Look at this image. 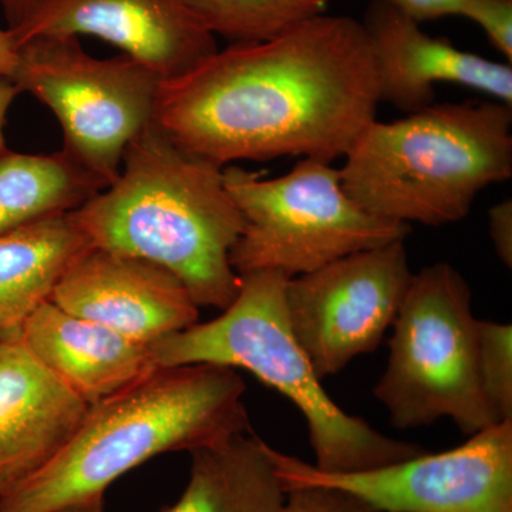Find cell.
Instances as JSON below:
<instances>
[{
	"label": "cell",
	"mask_w": 512,
	"mask_h": 512,
	"mask_svg": "<svg viewBox=\"0 0 512 512\" xmlns=\"http://www.w3.org/2000/svg\"><path fill=\"white\" fill-rule=\"evenodd\" d=\"M244 379L231 367H160L92 404L50 463L0 497V512H52L92 495L150 458L248 433Z\"/></svg>",
	"instance_id": "3957f363"
},
{
	"label": "cell",
	"mask_w": 512,
	"mask_h": 512,
	"mask_svg": "<svg viewBox=\"0 0 512 512\" xmlns=\"http://www.w3.org/2000/svg\"><path fill=\"white\" fill-rule=\"evenodd\" d=\"M9 32L18 47L39 36L99 37L161 80L190 72L218 50L215 36L178 0H39Z\"/></svg>",
	"instance_id": "8fae6325"
},
{
	"label": "cell",
	"mask_w": 512,
	"mask_h": 512,
	"mask_svg": "<svg viewBox=\"0 0 512 512\" xmlns=\"http://www.w3.org/2000/svg\"><path fill=\"white\" fill-rule=\"evenodd\" d=\"M379 104L362 22L323 13L161 80L154 123L220 167L286 156L332 163L376 120Z\"/></svg>",
	"instance_id": "6da1fadb"
},
{
	"label": "cell",
	"mask_w": 512,
	"mask_h": 512,
	"mask_svg": "<svg viewBox=\"0 0 512 512\" xmlns=\"http://www.w3.org/2000/svg\"><path fill=\"white\" fill-rule=\"evenodd\" d=\"M375 55L380 103L406 114L436 103V84L476 90L512 107V66L458 49L427 35L420 23L387 3L372 0L362 22Z\"/></svg>",
	"instance_id": "4fadbf2b"
},
{
	"label": "cell",
	"mask_w": 512,
	"mask_h": 512,
	"mask_svg": "<svg viewBox=\"0 0 512 512\" xmlns=\"http://www.w3.org/2000/svg\"><path fill=\"white\" fill-rule=\"evenodd\" d=\"M224 180L245 222L229 256L238 275L272 271L295 278L343 256L406 241L412 231L363 210L343 188L340 170L315 158H302L276 178L231 165Z\"/></svg>",
	"instance_id": "52a82bcc"
},
{
	"label": "cell",
	"mask_w": 512,
	"mask_h": 512,
	"mask_svg": "<svg viewBox=\"0 0 512 512\" xmlns=\"http://www.w3.org/2000/svg\"><path fill=\"white\" fill-rule=\"evenodd\" d=\"M285 493L339 488L377 512H512V420L473 434L453 450L359 471L325 473L265 443Z\"/></svg>",
	"instance_id": "9c48e42d"
},
{
	"label": "cell",
	"mask_w": 512,
	"mask_h": 512,
	"mask_svg": "<svg viewBox=\"0 0 512 512\" xmlns=\"http://www.w3.org/2000/svg\"><path fill=\"white\" fill-rule=\"evenodd\" d=\"M339 170L349 197L375 217L454 224L481 191L512 177V107L491 99L434 103L404 119L375 120Z\"/></svg>",
	"instance_id": "277c9868"
},
{
	"label": "cell",
	"mask_w": 512,
	"mask_h": 512,
	"mask_svg": "<svg viewBox=\"0 0 512 512\" xmlns=\"http://www.w3.org/2000/svg\"><path fill=\"white\" fill-rule=\"evenodd\" d=\"M89 248L70 214L0 235V340L19 338L23 323L50 301L66 269Z\"/></svg>",
	"instance_id": "2e32d148"
},
{
	"label": "cell",
	"mask_w": 512,
	"mask_h": 512,
	"mask_svg": "<svg viewBox=\"0 0 512 512\" xmlns=\"http://www.w3.org/2000/svg\"><path fill=\"white\" fill-rule=\"evenodd\" d=\"M101 190L103 185L62 150L53 154L6 150L0 156V235L70 214Z\"/></svg>",
	"instance_id": "ac0fdd59"
},
{
	"label": "cell",
	"mask_w": 512,
	"mask_h": 512,
	"mask_svg": "<svg viewBox=\"0 0 512 512\" xmlns=\"http://www.w3.org/2000/svg\"><path fill=\"white\" fill-rule=\"evenodd\" d=\"M190 454L187 488L177 503L160 512H282L286 493L265 441L254 433Z\"/></svg>",
	"instance_id": "e0dca14e"
},
{
	"label": "cell",
	"mask_w": 512,
	"mask_h": 512,
	"mask_svg": "<svg viewBox=\"0 0 512 512\" xmlns=\"http://www.w3.org/2000/svg\"><path fill=\"white\" fill-rule=\"evenodd\" d=\"M19 93L15 84L10 80H0V156L8 150L5 140L6 119H8L9 109Z\"/></svg>",
	"instance_id": "484cf974"
},
{
	"label": "cell",
	"mask_w": 512,
	"mask_h": 512,
	"mask_svg": "<svg viewBox=\"0 0 512 512\" xmlns=\"http://www.w3.org/2000/svg\"><path fill=\"white\" fill-rule=\"evenodd\" d=\"M412 279L404 241L343 256L289 279L288 322L320 380L379 348Z\"/></svg>",
	"instance_id": "30bf717a"
},
{
	"label": "cell",
	"mask_w": 512,
	"mask_h": 512,
	"mask_svg": "<svg viewBox=\"0 0 512 512\" xmlns=\"http://www.w3.org/2000/svg\"><path fill=\"white\" fill-rule=\"evenodd\" d=\"M50 302L147 346L200 319L187 286L163 266L100 248L74 259Z\"/></svg>",
	"instance_id": "7c38bea8"
},
{
	"label": "cell",
	"mask_w": 512,
	"mask_h": 512,
	"mask_svg": "<svg viewBox=\"0 0 512 512\" xmlns=\"http://www.w3.org/2000/svg\"><path fill=\"white\" fill-rule=\"evenodd\" d=\"M33 356L84 402L124 392L160 369L147 345L47 301L20 330Z\"/></svg>",
	"instance_id": "9a60e30c"
},
{
	"label": "cell",
	"mask_w": 512,
	"mask_h": 512,
	"mask_svg": "<svg viewBox=\"0 0 512 512\" xmlns=\"http://www.w3.org/2000/svg\"><path fill=\"white\" fill-rule=\"evenodd\" d=\"M70 215L92 248L163 266L200 308L224 311L238 295L229 256L245 222L224 167L178 146L154 121L127 147L116 180Z\"/></svg>",
	"instance_id": "7a4b0ae2"
},
{
	"label": "cell",
	"mask_w": 512,
	"mask_h": 512,
	"mask_svg": "<svg viewBox=\"0 0 512 512\" xmlns=\"http://www.w3.org/2000/svg\"><path fill=\"white\" fill-rule=\"evenodd\" d=\"M18 50L8 28L0 26V80H9L12 76L18 62Z\"/></svg>",
	"instance_id": "d4e9b609"
},
{
	"label": "cell",
	"mask_w": 512,
	"mask_h": 512,
	"mask_svg": "<svg viewBox=\"0 0 512 512\" xmlns=\"http://www.w3.org/2000/svg\"><path fill=\"white\" fill-rule=\"evenodd\" d=\"M208 32L231 43L262 42L323 15L335 0H178Z\"/></svg>",
	"instance_id": "d6986e66"
},
{
	"label": "cell",
	"mask_w": 512,
	"mask_h": 512,
	"mask_svg": "<svg viewBox=\"0 0 512 512\" xmlns=\"http://www.w3.org/2000/svg\"><path fill=\"white\" fill-rule=\"evenodd\" d=\"M490 237L495 254L508 268L512 266V202L504 200L488 212Z\"/></svg>",
	"instance_id": "cb8c5ba5"
},
{
	"label": "cell",
	"mask_w": 512,
	"mask_h": 512,
	"mask_svg": "<svg viewBox=\"0 0 512 512\" xmlns=\"http://www.w3.org/2000/svg\"><path fill=\"white\" fill-rule=\"evenodd\" d=\"M478 373L485 397L501 421L512 420V328L478 320Z\"/></svg>",
	"instance_id": "ffe728a7"
},
{
	"label": "cell",
	"mask_w": 512,
	"mask_h": 512,
	"mask_svg": "<svg viewBox=\"0 0 512 512\" xmlns=\"http://www.w3.org/2000/svg\"><path fill=\"white\" fill-rule=\"evenodd\" d=\"M397 10L409 16L417 23L430 22L447 18V16H461L466 0H386Z\"/></svg>",
	"instance_id": "603a6c76"
},
{
	"label": "cell",
	"mask_w": 512,
	"mask_h": 512,
	"mask_svg": "<svg viewBox=\"0 0 512 512\" xmlns=\"http://www.w3.org/2000/svg\"><path fill=\"white\" fill-rule=\"evenodd\" d=\"M282 512H377L365 501L339 488L299 487L286 493Z\"/></svg>",
	"instance_id": "7402d4cb"
},
{
	"label": "cell",
	"mask_w": 512,
	"mask_h": 512,
	"mask_svg": "<svg viewBox=\"0 0 512 512\" xmlns=\"http://www.w3.org/2000/svg\"><path fill=\"white\" fill-rule=\"evenodd\" d=\"M463 18L480 26L491 46L512 62V0H466Z\"/></svg>",
	"instance_id": "44dd1931"
},
{
	"label": "cell",
	"mask_w": 512,
	"mask_h": 512,
	"mask_svg": "<svg viewBox=\"0 0 512 512\" xmlns=\"http://www.w3.org/2000/svg\"><path fill=\"white\" fill-rule=\"evenodd\" d=\"M39 0H0L3 13H5L8 29H15L29 15L30 10L35 8Z\"/></svg>",
	"instance_id": "4316f807"
},
{
	"label": "cell",
	"mask_w": 512,
	"mask_h": 512,
	"mask_svg": "<svg viewBox=\"0 0 512 512\" xmlns=\"http://www.w3.org/2000/svg\"><path fill=\"white\" fill-rule=\"evenodd\" d=\"M9 80L55 114L63 153L104 188L120 174L131 141L153 123L161 83L126 55H90L76 36L23 43Z\"/></svg>",
	"instance_id": "ba28073f"
},
{
	"label": "cell",
	"mask_w": 512,
	"mask_h": 512,
	"mask_svg": "<svg viewBox=\"0 0 512 512\" xmlns=\"http://www.w3.org/2000/svg\"><path fill=\"white\" fill-rule=\"evenodd\" d=\"M52 512H104V494L92 495Z\"/></svg>",
	"instance_id": "83f0119b"
},
{
	"label": "cell",
	"mask_w": 512,
	"mask_h": 512,
	"mask_svg": "<svg viewBox=\"0 0 512 512\" xmlns=\"http://www.w3.org/2000/svg\"><path fill=\"white\" fill-rule=\"evenodd\" d=\"M238 295L218 318L151 343L158 367L214 365L248 370L291 400L305 417L318 470L359 473L426 453L350 416L326 393L288 322V276L272 271L239 275Z\"/></svg>",
	"instance_id": "5b68a950"
},
{
	"label": "cell",
	"mask_w": 512,
	"mask_h": 512,
	"mask_svg": "<svg viewBox=\"0 0 512 512\" xmlns=\"http://www.w3.org/2000/svg\"><path fill=\"white\" fill-rule=\"evenodd\" d=\"M89 407L20 336L0 340V497L57 456Z\"/></svg>",
	"instance_id": "5bb4252c"
},
{
	"label": "cell",
	"mask_w": 512,
	"mask_h": 512,
	"mask_svg": "<svg viewBox=\"0 0 512 512\" xmlns=\"http://www.w3.org/2000/svg\"><path fill=\"white\" fill-rule=\"evenodd\" d=\"M471 299L466 278L447 262L413 274L373 390L394 427L416 429L447 417L473 436L501 423L480 382Z\"/></svg>",
	"instance_id": "8992f818"
}]
</instances>
